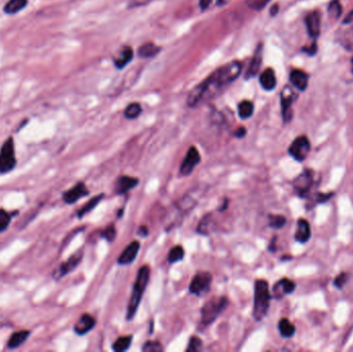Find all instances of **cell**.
<instances>
[{"label":"cell","instance_id":"obj_1","mask_svg":"<svg viewBox=\"0 0 353 352\" xmlns=\"http://www.w3.org/2000/svg\"><path fill=\"white\" fill-rule=\"evenodd\" d=\"M241 69V63L238 61H233L210 74L205 81L199 83L189 93L187 98L188 106L195 107L200 102L201 98L210 93L212 89L219 90L226 85L234 82L238 77Z\"/></svg>","mask_w":353,"mask_h":352},{"label":"cell","instance_id":"obj_2","mask_svg":"<svg viewBox=\"0 0 353 352\" xmlns=\"http://www.w3.org/2000/svg\"><path fill=\"white\" fill-rule=\"evenodd\" d=\"M149 279H150V268L148 266H144L138 270L137 276L133 284L132 293L127 307V314H126V319L127 320H131L134 317L137 308L141 304L142 296L146 291Z\"/></svg>","mask_w":353,"mask_h":352},{"label":"cell","instance_id":"obj_3","mask_svg":"<svg viewBox=\"0 0 353 352\" xmlns=\"http://www.w3.org/2000/svg\"><path fill=\"white\" fill-rule=\"evenodd\" d=\"M271 293L269 283L266 280H257L254 287V308L253 317L255 320L260 321L267 315L270 308Z\"/></svg>","mask_w":353,"mask_h":352},{"label":"cell","instance_id":"obj_4","mask_svg":"<svg viewBox=\"0 0 353 352\" xmlns=\"http://www.w3.org/2000/svg\"><path fill=\"white\" fill-rule=\"evenodd\" d=\"M228 306L229 299L224 296L211 298L201 308V322L204 325L213 323Z\"/></svg>","mask_w":353,"mask_h":352},{"label":"cell","instance_id":"obj_5","mask_svg":"<svg viewBox=\"0 0 353 352\" xmlns=\"http://www.w3.org/2000/svg\"><path fill=\"white\" fill-rule=\"evenodd\" d=\"M16 166L15 148L12 139H8L0 151V173L10 172Z\"/></svg>","mask_w":353,"mask_h":352},{"label":"cell","instance_id":"obj_6","mask_svg":"<svg viewBox=\"0 0 353 352\" xmlns=\"http://www.w3.org/2000/svg\"><path fill=\"white\" fill-rule=\"evenodd\" d=\"M311 150V143L306 135H300L288 148V153L298 162L304 161Z\"/></svg>","mask_w":353,"mask_h":352},{"label":"cell","instance_id":"obj_7","mask_svg":"<svg viewBox=\"0 0 353 352\" xmlns=\"http://www.w3.org/2000/svg\"><path fill=\"white\" fill-rule=\"evenodd\" d=\"M212 283V275L208 272H200L196 274L190 285H189V292L197 296L204 295L210 289Z\"/></svg>","mask_w":353,"mask_h":352},{"label":"cell","instance_id":"obj_8","mask_svg":"<svg viewBox=\"0 0 353 352\" xmlns=\"http://www.w3.org/2000/svg\"><path fill=\"white\" fill-rule=\"evenodd\" d=\"M314 183V172L312 170H305L299 174L294 181V189L296 194L300 197H305L308 195L309 191Z\"/></svg>","mask_w":353,"mask_h":352},{"label":"cell","instance_id":"obj_9","mask_svg":"<svg viewBox=\"0 0 353 352\" xmlns=\"http://www.w3.org/2000/svg\"><path fill=\"white\" fill-rule=\"evenodd\" d=\"M296 98L294 90L289 86H286L281 92V109H282V117L285 123L291 122L293 119V104Z\"/></svg>","mask_w":353,"mask_h":352},{"label":"cell","instance_id":"obj_10","mask_svg":"<svg viewBox=\"0 0 353 352\" xmlns=\"http://www.w3.org/2000/svg\"><path fill=\"white\" fill-rule=\"evenodd\" d=\"M199 161H200V155L198 150L195 147H191L188 150L186 157L183 160V163L181 166V174L183 176L190 175L195 169V167L198 165Z\"/></svg>","mask_w":353,"mask_h":352},{"label":"cell","instance_id":"obj_11","mask_svg":"<svg viewBox=\"0 0 353 352\" xmlns=\"http://www.w3.org/2000/svg\"><path fill=\"white\" fill-rule=\"evenodd\" d=\"M305 22H306V26L309 35L314 40L317 39L320 34V22H321L319 11L315 10L310 12L309 15H307Z\"/></svg>","mask_w":353,"mask_h":352},{"label":"cell","instance_id":"obj_12","mask_svg":"<svg viewBox=\"0 0 353 352\" xmlns=\"http://www.w3.org/2000/svg\"><path fill=\"white\" fill-rule=\"evenodd\" d=\"M88 194H89V190L87 189L84 183L80 182L75 186H73L71 189L64 192V194H63V200H64L66 204H73Z\"/></svg>","mask_w":353,"mask_h":352},{"label":"cell","instance_id":"obj_13","mask_svg":"<svg viewBox=\"0 0 353 352\" xmlns=\"http://www.w3.org/2000/svg\"><path fill=\"white\" fill-rule=\"evenodd\" d=\"M138 250H140V243L137 241H133L127 247L124 249L122 254L118 258V263L121 266H127L132 263V261L137 256Z\"/></svg>","mask_w":353,"mask_h":352},{"label":"cell","instance_id":"obj_14","mask_svg":"<svg viewBox=\"0 0 353 352\" xmlns=\"http://www.w3.org/2000/svg\"><path fill=\"white\" fill-rule=\"evenodd\" d=\"M294 289H295V283L293 280L288 278H283L274 285L273 288L274 296L276 298H281L286 294L293 293L294 292Z\"/></svg>","mask_w":353,"mask_h":352},{"label":"cell","instance_id":"obj_15","mask_svg":"<svg viewBox=\"0 0 353 352\" xmlns=\"http://www.w3.org/2000/svg\"><path fill=\"white\" fill-rule=\"evenodd\" d=\"M82 257H83V254L81 252H77L72 256H70L64 263H62V265L59 267V269L56 271V275H55L56 279H59V278L63 277V276H65L68 273H70L71 271H73L75 269V267H77L80 263Z\"/></svg>","mask_w":353,"mask_h":352},{"label":"cell","instance_id":"obj_16","mask_svg":"<svg viewBox=\"0 0 353 352\" xmlns=\"http://www.w3.org/2000/svg\"><path fill=\"white\" fill-rule=\"evenodd\" d=\"M310 237H311L310 223L304 218L298 219L296 224V232L294 234L295 241H297L300 244H305L310 240Z\"/></svg>","mask_w":353,"mask_h":352},{"label":"cell","instance_id":"obj_17","mask_svg":"<svg viewBox=\"0 0 353 352\" xmlns=\"http://www.w3.org/2000/svg\"><path fill=\"white\" fill-rule=\"evenodd\" d=\"M95 319L89 314H83L79 318L77 323L74 324V332L80 336L89 333L95 326Z\"/></svg>","mask_w":353,"mask_h":352},{"label":"cell","instance_id":"obj_18","mask_svg":"<svg viewBox=\"0 0 353 352\" xmlns=\"http://www.w3.org/2000/svg\"><path fill=\"white\" fill-rule=\"evenodd\" d=\"M138 184V179L133 178V177H128V176H122V177L118 178L115 186V190L117 194H125Z\"/></svg>","mask_w":353,"mask_h":352},{"label":"cell","instance_id":"obj_19","mask_svg":"<svg viewBox=\"0 0 353 352\" xmlns=\"http://www.w3.org/2000/svg\"><path fill=\"white\" fill-rule=\"evenodd\" d=\"M308 74L300 69H294L291 72V82L299 91H305L308 87Z\"/></svg>","mask_w":353,"mask_h":352},{"label":"cell","instance_id":"obj_20","mask_svg":"<svg viewBox=\"0 0 353 352\" xmlns=\"http://www.w3.org/2000/svg\"><path fill=\"white\" fill-rule=\"evenodd\" d=\"M259 82L264 90H267V91L274 90L276 88V85H277V79H276L275 71L272 68H268L264 70L260 74Z\"/></svg>","mask_w":353,"mask_h":352},{"label":"cell","instance_id":"obj_21","mask_svg":"<svg viewBox=\"0 0 353 352\" xmlns=\"http://www.w3.org/2000/svg\"><path fill=\"white\" fill-rule=\"evenodd\" d=\"M261 59H262V52H261V46H259V48L256 50L254 56L252 57L250 65L246 71V79L253 78L258 73L261 65Z\"/></svg>","mask_w":353,"mask_h":352},{"label":"cell","instance_id":"obj_22","mask_svg":"<svg viewBox=\"0 0 353 352\" xmlns=\"http://www.w3.org/2000/svg\"><path fill=\"white\" fill-rule=\"evenodd\" d=\"M133 57V51L129 47H125L115 59V65L117 68H123L127 65Z\"/></svg>","mask_w":353,"mask_h":352},{"label":"cell","instance_id":"obj_23","mask_svg":"<svg viewBox=\"0 0 353 352\" xmlns=\"http://www.w3.org/2000/svg\"><path fill=\"white\" fill-rule=\"evenodd\" d=\"M29 337V332L28 331H20L15 334H12L11 337L9 338L7 346L10 349H15L19 346H21L25 341L27 340V338Z\"/></svg>","mask_w":353,"mask_h":352},{"label":"cell","instance_id":"obj_24","mask_svg":"<svg viewBox=\"0 0 353 352\" xmlns=\"http://www.w3.org/2000/svg\"><path fill=\"white\" fill-rule=\"evenodd\" d=\"M160 52V49L153 43H148L143 45L138 49V56L141 58H152L155 57Z\"/></svg>","mask_w":353,"mask_h":352},{"label":"cell","instance_id":"obj_25","mask_svg":"<svg viewBox=\"0 0 353 352\" xmlns=\"http://www.w3.org/2000/svg\"><path fill=\"white\" fill-rule=\"evenodd\" d=\"M278 326L281 336L284 338H291L295 334V326L287 318H282L279 321Z\"/></svg>","mask_w":353,"mask_h":352},{"label":"cell","instance_id":"obj_26","mask_svg":"<svg viewBox=\"0 0 353 352\" xmlns=\"http://www.w3.org/2000/svg\"><path fill=\"white\" fill-rule=\"evenodd\" d=\"M27 4V0H9L4 6V11L6 14L14 15L22 10Z\"/></svg>","mask_w":353,"mask_h":352},{"label":"cell","instance_id":"obj_27","mask_svg":"<svg viewBox=\"0 0 353 352\" xmlns=\"http://www.w3.org/2000/svg\"><path fill=\"white\" fill-rule=\"evenodd\" d=\"M104 197H105V194L102 193V194H98L97 196L91 198V199L89 200V202H88L83 208H81V209L78 211V217H79V218H82V217H84V216L86 215V214L90 213V212L99 204L100 200H102Z\"/></svg>","mask_w":353,"mask_h":352},{"label":"cell","instance_id":"obj_28","mask_svg":"<svg viewBox=\"0 0 353 352\" xmlns=\"http://www.w3.org/2000/svg\"><path fill=\"white\" fill-rule=\"evenodd\" d=\"M132 342V336H124L118 338L117 340L113 344V350L116 352H123L127 350Z\"/></svg>","mask_w":353,"mask_h":352},{"label":"cell","instance_id":"obj_29","mask_svg":"<svg viewBox=\"0 0 353 352\" xmlns=\"http://www.w3.org/2000/svg\"><path fill=\"white\" fill-rule=\"evenodd\" d=\"M237 111H238L239 117H241L242 119H248L252 115H253L254 106L251 102H249V100H244V102H242L238 105Z\"/></svg>","mask_w":353,"mask_h":352},{"label":"cell","instance_id":"obj_30","mask_svg":"<svg viewBox=\"0 0 353 352\" xmlns=\"http://www.w3.org/2000/svg\"><path fill=\"white\" fill-rule=\"evenodd\" d=\"M141 113H142L141 105L133 103V104H130L127 108L125 109L124 115L127 119H135L141 115Z\"/></svg>","mask_w":353,"mask_h":352},{"label":"cell","instance_id":"obj_31","mask_svg":"<svg viewBox=\"0 0 353 352\" xmlns=\"http://www.w3.org/2000/svg\"><path fill=\"white\" fill-rule=\"evenodd\" d=\"M184 249L182 246H176L174 248L171 249V251L169 252V256H168V260L171 263L174 262H178L180 260H182L184 258Z\"/></svg>","mask_w":353,"mask_h":352},{"label":"cell","instance_id":"obj_32","mask_svg":"<svg viewBox=\"0 0 353 352\" xmlns=\"http://www.w3.org/2000/svg\"><path fill=\"white\" fill-rule=\"evenodd\" d=\"M286 224V218L282 215H270L269 216V225L273 229H282Z\"/></svg>","mask_w":353,"mask_h":352},{"label":"cell","instance_id":"obj_33","mask_svg":"<svg viewBox=\"0 0 353 352\" xmlns=\"http://www.w3.org/2000/svg\"><path fill=\"white\" fill-rule=\"evenodd\" d=\"M329 14L332 18L337 19L342 14V5L339 0H333L329 5Z\"/></svg>","mask_w":353,"mask_h":352},{"label":"cell","instance_id":"obj_34","mask_svg":"<svg viewBox=\"0 0 353 352\" xmlns=\"http://www.w3.org/2000/svg\"><path fill=\"white\" fill-rule=\"evenodd\" d=\"M271 0H247V5L253 10H261Z\"/></svg>","mask_w":353,"mask_h":352},{"label":"cell","instance_id":"obj_35","mask_svg":"<svg viewBox=\"0 0 353 352\" xmlns=\"http://www.w3.org/2000/svg\"><path fill=\"white\" fill-rule=\"evenodd\" d=\"M142 350L144 352H160L163 350V348L161 344L157 341H147L144 344Z\"/></svg>","mask_w":353,"mask_h":352},{"label":"cell","instance_id":"obj_36","mask_svg":"<svg viewBox=\"0 0 353 352\" xmlns=\"http://www.w3.org/2000/svg\"><path fill=\"white\" fill-rule=\"evenodd\" d=\"M10 222V215L4 210H0V233L4 232Z\"/></svg>","mask_w":353,"mask_h":352},{"label":"cell","instance_id":"obj_37","mask_svg":"<svg viewBox=\"0 0 353 352\" xmlns=\"http://www.w3.org/2000/svg\"><path fill=\"white\" fill-rule=\"evenodd\" d=\"M116 235H117V232L115 229V225L112 224V225L108 226V228L104 231L103 237L106 238L108 242H113L116 238Z\"/></svg>","mask_w":353,"mask_h":352},{"label":"cell","instance_id":"obj_38","mask_svg":"<svg viewBox=\"0 0 353 352\" xmlns=\"http://www.w3.org/2000/svg\"><path fill=\"white\" fill-rule=\"evenodd\" d=\"M201 345H203V342H201V340L198 337H192L190 339V341H189V344H188V347L186 350L188 352H196L201 348Z\"/></svg>","mask_w":353,"mask_h":352},{"label":"cell","instance_id":"obj_39","mask_svg":"<svg viewBox=\"0 0 353 352\" xmlns=\"http://www.w3.org/2000/svg\"><path fill=\"white\" fill-rule=\"evenodd\" d=\"M334 195V193H317L313 195L310 199L311 202L315 203V204H323L325 202H327L330 198H332Z\"/></svg>","mask_w":353,"mask_h":352},{"label":"cell","instance_id":"obj_40","mask_svg":"<svg viewBox=\"0 0 353 352\" xmlns=\"http://www.w3.org/2000/svg\"><path fill=\"white\" fill-rule=\"evenodd\" d=\"M347 280H348V274H346V273H341V274L338 275L337 277L335 278V280H334V285H335L337 288L341 289V288L345 285V283L347 282Z\"/></svg>","mask_w":353,"mask_h":352},{"label":"cell","instance_id":"obj_41","mask_svg":"<svg viewBox=\"0 0 353 352\" xmlns=\"http://www.w3.org/2000/svg\"><path fill=\"white\" fill-rule=\"evenodd\" d=\"M212 2V0H199V5H200V8L205 10L209 7V5L211 4Z\"/></svg>","mask_w":353,"mask_h":352},{"label":"cell","instance_id":"obj_42","mask_svg":"<svg viewBox=\"0 0 353 352\" xmlns=\"http://www.w3.org/2000/svg\"><path fill=\"white\" fill-rule=\"evenodd\" d=\"M245 134H246V128H244V127H239V128L235 132V135L236 137H238V139H241V137L245 136Z\"/></svg>","mask_w":353,"mask_h":352},{"label":"cell","instance_id":"obj_43","mask_svg":"<svg viewBox=\"0 0 353 352\" xmlns=\"http://www.w3.org/2000/svg\"><path fill=\"white\" fill-rule=\"evenodd\" d=\"M316 49H317L316 44L313 43L309 49H306V52H308L310 55H314L315 53H316Z\"/></svg>","mask_w":353,"mask_h":352},{"label":"cell","instance_id":"obj_44","mask_svg":"<svg viewBox=\"0 0 353 352\" xmlns=\"http://www.w3.org/2000/svg\"><path fill=\"white\" fill-rule=\"evenodd\" d=\"M344 23H345V24H351V23H353V10H351V11L349 12V14L347 15V17H346L345 20H344Z\"/></svg>","mask_w":353,"mask_h":352},{"label":"cell","instance_id":"obj_45","mask_svg":"<svg viewBox=\"0 0 353 352\" xmlns=\"http://www.w3.org/2000/svg\"><path fill=\"white\" fill-rule=\"evenodd\" d=\"M137 234L140 235H142V236H146L148 235V229L146 228V226H141L140 230H138V232H137Z\"/></svg>","mask_w":353,"mask_h":352},{"label":"cell","instance_id":"obj_46","mask_svg":"<svg viewBox=\"0 0 353 352\" xmlns=\"http://www.w3.org/2000/svg\"><path fill=\"white\" fill-rule=\"evenodd\" d=\"M278 11H279V6H278V4H275L271 9V15L276 16L277 14H278Z\"/></svg>","mask_w":353,"mask_h":352},{"label":"cell","instance_id":"obj_47","mask_svg":"<svg viewBox=\"0 0 353 352\" xmlns=\"http://www.w3.org/2000/svg\"><path fill=\"white\" fill-rule=\"evenodd\" d=\"M228 1H229V0H217V4H218V5H223V4H225Z\"/></svg>","mask_w":353,"mask_h":352},{"label":"cell","instance_id":"obj_48","mask_svg":"<svg viewBox=\"0 0 353 352\" xmlns=\"http://www.w3.org/2000/svg\"><path fill=\"white\" fill-rule=\"evenodd\" d=\"M351 64H352V72H353V58H352V60H351Z\"/></svg>","mask_w":353,"mask_h":352}]
</instances>
